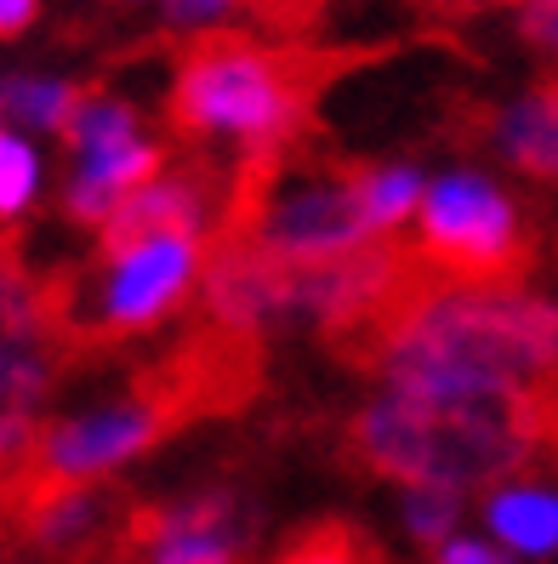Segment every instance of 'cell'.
<instances>
[{
  "mask_svg": "<svg viewBox=\"0 0 558 564\" xmlns=\"http://www.w3.org/2000/svg\"><path fill=\"white\" fill-rule=\"evenodd\" d=\"M422 194H428V177L416 165H359V200H365V223L376 240L416 223Z\"/></svg>",
  "mask_w": 558,
  "mask_h": 564,
  "instance_id": "cell-17",
  "label": "cell"
},
{
  "mask_svg": "<svg viewBox=\"0 0 558 564\" xmlns=\"http://www.w3.org/2000/svg\"><path fill=\"white\" fill-rule=\"evenodd\" d=\"M479 519H484V536L502 542L513 558H524V564L558 558V485L513 474L484 490Z\"/></svg>",
  "mask_w": 558,
  "mask_h": 564,
  "instance_id": "cell-11",
  "label": "cell"
},
{
  "mask_svg": "<svg viewBox=\"0 0 558 564\" xmlns=\"http://www.w3.org/2000/svg\"><path fill=\"white\" fill-rule=\"evenodd\" d=\"M131 536L143 564H240L251 542V513L234 490H194L138 513Z\"/></svg>",
  "mask_w": 558,
  "mask_h": 564,
  "instance_id": "cell-8",
  "label": "cell"
},
{
  "mask_svg": "<svg viewBox=\"0 0 558 564\" xmlns=\"http://www.w3.org/2000/svg\"><path fill=\"white\" fill-rule=\"evenodd\" d=\"M131 138H143V115L131 109L125 97H109V91L80 97L69 131H63L69 154H97V149H114V143H131Z\"/></svg>",
  "mask_w": 558,
  "mask_h": 564,
  "instance_id": "cell-18",
  "label": "cell"
},
{
  "mask_svg": "<svg viewBox=\"0 0 558 564\" xmlns=\"http://www.w3.org/2000/svg\"><path fill=\"white\" fill-rule=\"evenodd\" d=\"M308 80L274 46L211 35L172 75L166 115L183 138H228L251 154H285L303 131Z\"/></svg>",
  "mask_w": 558,
  "mask_h": 564,
  "instance_id": "cell-3",
  "label": "cell"
},
{
  "mask_svg": "<svg viewBox=\"0 0 558 564\" xmlns=\"http://www.w3.org/2000/svg\"><path fill=\"white\" fill-rule=\"evenodd\" d=\"M41 18V0H0V41H18Z\"/></svg>",
  "mask_w": 558,
  "mask_h": 564,
  "instance_id": "cell-25",
  "label": "cell"
},
{
  "mask_svg": "<svg viewBox=\"0 0 558 564\" xmlns=\"http://www.w3.org/2000/svg\"><path fill=\"white\" fill-rule=\"evenodd\" d=\"M200 280H206L200 235H149L131 246H103L75 303V325L97 343L138 337V330H154L160 319H172Z\"/></svg>",
  "mask_w": 558,
  "mask_h": 564,
  "instance_id": "cell-6",
  "label": "cell"
},
{
  "mask_svg": "<svg viewBox=\"0 0 558 564\" xmlns=\"http://www.w3.org/2000/svg\"><path fill=\"white\" fill-rule=\"evenodd\" d=\"M416 257L445 280H513L530 240L507 188L484 172H439L416 212Z\"/></svg>",
  "mask_w": 558,
  "mask_h": 564,
  "instance_id": "cell-5",
  "label": "cell"
},
{
  "mask_svg": "<svg viewBox=\"0 0 558 564\" xmlns=\"http://www.w3.org/2000/svg\"><path fill=\"white\" fill-rule=\"evenodd\" d=\"M183 416V400L172 388H125L114 400H97L75 416L52 422L29 468L41 485H103L109 474L131 468L138 456H149L160 440L172 434V422Z\"/></svg>",
  "mask_w": 558,
  "mask_h": 564,
  "instance_id": "cell-7",
  "label": "cell"
},
{
  "mask_svg": "<svg viewBox=\"0 0 558 564\" xmlns=\"http://www.w3.org/2000/svg\"><path fill=\"white\" fill-rule=\"evenodd\" d=\"M552 434H558V388H552Z\"/></svg>",
  "mask_w": 558,
  "mask_h": 564,
  "instance_id": "cell-27",
  "label": "cell"
},
{
  "mask_svg": "<svg viewBox=\"0 0 558 564\" xmlns=\"http://www.w3.org/2000/svg\"><path fill=\"white\" fill-rule=\"evenodd\" d=\"M228 235H245L280 262H337L376 246L365 200H359V165L331 160H285L256 154L228 200Z\"/></svg>",
  "mask_w": 558,
  "mask_h": 564,
  "instance_id": "cell-4",
  "label": "cell"
},
{
  "mask_svg": "<svg viewBox=\"0 0 558 564\" xmlns=\"http://www.w3.org/2000/svg\"><path fill=\"white\" fill-rule=\"evenodd\" d=\"M269 564H365V553H359V542L348 536V530H337V524H319V530H308L303 542H291L280 558H269Z\"/></svg>",
  "mask_w": 558,
  "mask_h": 564,
  "instance_id": "cell-21",
  "label": "cell"
},
{
  "mask_svg": "<svg viewBox=\"0 0 558 564\" xmlns=\"http://www.w3.org/2000/svg\"><path fill=\"white\" fill-rule=\"evenodd\" d=\"M445 7H468V0H445Z\"/></svg>",
  "mask_w": 558,
  "mask_h": 564,
  "instance_id": "cell-28",
  "label": "cell"
},
{
  "mask_svg": "<svg viewBox=\"0 0 558 564\" xmlns=\"http://www.w3.org/2000/svg\"><path fill=\"white\" fill-rule=\"evenodd\" d=\"M160 172H166V149H160L149 131L131 143H114V149L75 154V172L63 183V217L80 223V228H103L131 194L143 183H154Z\"/></svg>",
  "mask_w": 558,
  "mask_h": 564,
  "instance_id": "cell-10",
  "label": "cell"
},
{
  "mask_svg": "<svg viewBox=\"0 0 558 564\" xmlns=\"http://www.w3.org/2000/svg\"><path fill=\"white\" fill-rule=\"evenodd\" d=\"M240 0H160V18H166L172 29H217L222 18H234Z\"/></svg>",
  "mask_w": 558,
  "mask_h": 564,
  "instance_id": "cell-22",
  "label": "cell"
},
{
  "mask_svg": "<svg viewBox=\"0 0 558 564\" xmlns=\"http://www.w3.org/2000/svg\"><path fill=\"white\" fill-rule=\"evenodd\" d=\"M490 149L513 172L536 177V183H558V80L530 86L513 104H502L496 120H490Z\"/></svg>",
  "mask_w": 558,
  "mask_h": 564,
  "instance_id": "cell-14",
  "label": "cell"
},
{
  "mask_svg": "<svg viewBox=\"0 0 558 564\" xmlns=\"http://www.w3.org/2000/svg\"><path fill=\"white\" fill-rule=\"evenodd\" d=\"M434 564H518L502 542L490 536H468V530H456L445 547H434Z\"/></svg>",
  "mask_w": 558,
  "mask_h": 564,
  "instance_id": "cell-24",
  "label": "cell"
},
{
  "mask_svg": "<svg viewBox=\"0 0 558 564\" xmlns=\"http://www.w3.org/2000/svg\"><path fill=\"white\" fill-rule=\"evenodd\" d=\"M41 194V154L18 126L0 120V223H18Z\"/></svg>",
  "mask_w": 558,
  "mask_h": 564,
  "instance_id": "cell-20",
  "label": "cell"
},
{
  "mask_svg": "<svg viewBox=\"0 0 558 564\" xmlns=\"http://www.w3.org/2000/svg\"><path fill=\"white\" fill-rule=\"evenodd\" d=\"M376 388L422 405H530L558 388V303L513 280L428 269L371 337Z\"/></svg>",
  "mask_w": 558,
  "mask_h": 564,
  "instance_id": "cell-1",
  "label": "cell"
},
{
  "mask_svg": "<svg viewBox=\"0 0 558 564\" xmlns=\"http://www.w3.org/2000/svg\"><path fill=\"white\" fill-rule=\"evenodd\" d=\"M206 314L228 337H251L291 319V262L269 257L262 246H251L245 235H222L217 251L206 257Z\"/></svg>",
  "mask_w": 558,
  "mask_h": 564,
  "instance_id": "cell-9",
  "label": "cell"
},
{
  "mask_svg": "<svg viewBox=\"0 0 558 564\" xmlns=\"http://www.w3.org/2000/svg\"><path fill=\"white\" fill-rule=\"evenodd\" d=\"M23 524H29V536H35V547L75 553L103 530V496H97L91 485H41L35 479Z\"/></svg>",
  "mask_w": 558,
  "mask_h": 564,
  "instance_id": "cell-15",
  "label": "cell"
},
{
  "mask_svg": "<svg viewBox=\"0 0 558 564\" xmlns=\"http://www.w3.org/2000/svg\"><path fill=\"white\" fill-rule=\"evenodd\" d=\"M7 280H12V269H7V251H0V291H7Z\"/></svg>",
  "mask_w": 558,
  "mask_h": 564,
  "instance_id": "cell-26",
  "label": "cell"
},
{
  "mask_svg": "<svg viewBox=\"0 0 558 564\" xmlns=\"http://www.w3.org/2000/svg\"><path fill=\"white\" fill-rule=\"evenodd\" d=\"M80 86L57 80V75H18L7 80V91H0V115H7V126H18L23 138H46V131H69L75 109H80Z\"/></svg>",
  "mask_w": 558,
  "mask_h": 564,
  "instance_id": "cell-16",
  "label": "cell"
},
{
  "mask_svg": "<svg viewBox=\"0 0 558 564\" xmlns=\"http://www.w3.org/2000/svg\"><path fill=\"white\" fill-rule=\"evenodd\" d=\"M552 440V400L530 405H422L411 393L376 388L359 405L348 445L376 479L439 485L456 496L490 490L536 462Z\"/></svg>",
  "mask_w": 558,
  "mask_h": 564,
  "instance_id": "cell-2",
  "label": "cell"
},
{
  "mask_svg": "<svg viewBox=\"0 0 558 564\" xmlns=\"http://www.w3.org/2000/svg\"><path fill=\"white\" fill-rule=\"evenodd\" d=\"M518 35L558 63V0H518Z\"/></svg>",
  "mask_w": 558,
  "mask_h": 564,
  "instance_id": "cell-23",
  "label": "cell"
},
{
  "mask_svg": "<svg viewBox=\"0 0 558 564\" xmlns=\"http://www.w3.org/2000/svg\"><path fill=\"white\" fill-rule=\"evenodd\" d=\"M206 223H211V188L188 172H160L97 235H103V246H131L149 235H206Z\"/></svg>",
  "mask_w": 558,
  "mask_h": 564,
  "instance_id": "cell-13",
  "label": "cell"
},
{
  "mask_svg": "<svg viewBox=\"0 0 558 564\" xmlns=\"http://www.w3.org/2000/svg\"><path fill=\"white\" fill-rule=\"evenodd\" d=\"M52 388V365L46 348L29 337H0V468L35 456L41 445V405Z\"/></svg>",
  "mask_w": 558,
  "mask_h": 564,
  "instance_id": "cell-12",
  "label": "cell"
},
{
  "mask_svg": "<svg viewBox=\"0 0 558 564\" xmlns=\"http://www.w3.org/2000/svg\"><path fill=\"white\" fill-rule=\"evenodd\" d=\"M462 508L468 496L456 490H439V485H405L400 490V530L416 542V547H445L456 530H462Z\"/></svg>",
  "mask_w": 558,
  "mask_h": 564,
  "instance_id": "cell-19",
  "label": "cell"
}]
</instances>
